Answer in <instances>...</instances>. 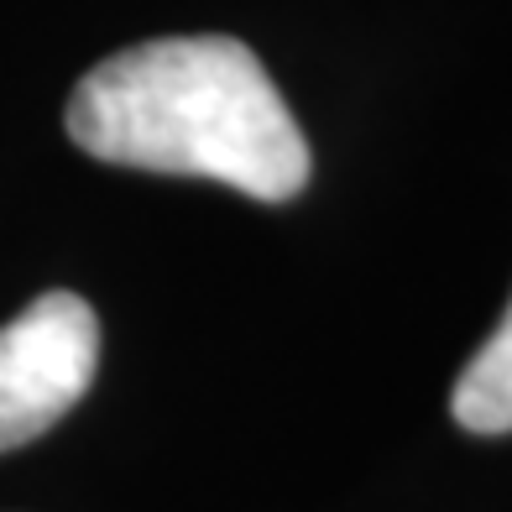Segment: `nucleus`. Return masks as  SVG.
I'll return each instance as SVG.
<instances>
[{
	"label": "nucleus",
	"instance_id": "obj_1",
	"mask_svg": "<svg viewBox=\"0 0 512 512\" xmlns=\"http://www.w3.org/2000/svg\"><path fill=\"white\" fill-rule=\"evenodd\" d=\"M74 147L115 168L215 178L262 204L309 183V142L262 58L236 37H157L110 53L63 115Z\"/></svg>",
	"mask_w": 512,
	"mask_h": 512
},
{
	"label": "nucleus",
	"instance_id": "obj_2",
	"mask_svg": "<svg viewBox=\"0 0 512 512\" xmlns=\"http://www.w3.org/2000/svg\"><path fill=\"white\" fill-rule=\"evenodd\" d=\"M100 366V319L79 293H42L0 330V450L32 445L74 408Z\"/></svg>",
	"mask_w": 512,
	"mask_h": 512
},
{
	"label": "nucleus",
	"instance_id": "obj_3",
	"mask_svg": "<svg viewBox=\"0 0 512 512\" xmlns=\"http://www.w3.org/2000/svg\"><path fill=\"white\" fill-rule=\"evenodd\" d=\"M450 413L471 434H512V304L492 340L471 356L450 392Z\"/></svg>",
	"mask_w": 512,
	"mask_h": 512
}]
</instances>
